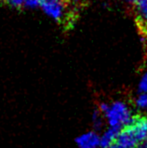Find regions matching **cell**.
<instances>
[{"label":"cell","mask_w":147,"mask_h":148,"mask_svg":"<svg viewBox=\"0 0 147 148\" xmlns=\"http://www.w3.org/2000/svg\"><path fill=\"white\" fill-rule=\"evenodd\" d=\"M106 116L111 127H122L123 125L126 126L131 119L129 110L122 102H115L111 105L106 114Z\"/></svg>","instance_id":"1"},{"label":"cell","mask_w":147,"mask_h":148,"mask_svg":"<svg viewBox=\"0 0 147 148\" xmlns=\"http://www.w3.org/2000/svg\"><path fill=\"white\" fill-rule=\"evenodd\" d=\"M126 127L132 132L138 143L147 139V118L145 116L141 114L132 116Z\"/></svg>","instance_id":"2"},{"label":"cell","mask_w":147,"mask_h":148,"mask_svg":"<svg viewBox=\"0 0 147 148\" xmlns=\"http://www.w3.org/2000/svg\"><path fill=\"white\" fill-rule=\"evenodd\" d=\"M68 2H55V1H44L41 3V9L44 12L55 21L60 22L63 18L64 10L68 7Z\"/></svg>","instance_id":"3"},{"label":"cell","mask_w":147,"mask_h":148,"mask_svg":"<svg viewBox=\"0 0 147 148\" xmlns=\"http://www.w3.org/2000/svg\"><path fill=\"white\" fill-rule=\"evenodd\" d=\"M76 143L80 148H96L99 145L100 139L95 132H88L77 138Z\"/></svg>","instance_id":"4"},{"label":"cell","mask_w":147,"mask_h":148,"mask_svg":"<svg viewBox=\"0 0 147 148\" xmlns=\"http://www.w3.org/2000/svg\"><path fill=\"white\" fill-rule=\"evenodd\" d=\"M115 143H117L118 145L126 148H133L137 145L138 141L136 140V138L134 137L132 132L125 126L124 127H122V130L120 131Z\"/></svg>","instance_id":"5"},{"label":"cell","mask_w":147,"mask_h":148,"mask_svg":"<svg viewBox=\"0 0 147 148\" xmlns=\"http://www.w3.org/2000/svg\"><path fill=\"white\" fill-rule=\"evenodd\" d=\"M122 127H111L109 130H107L105 133L100 138L99 145L101 148H109L111 145L116 142V139L121 131Z\"/></svg>","instance_id":"6"},{"label":"cell","mask_w":147,"mask_h":148,"mask_svg":"<svg viewBox=\"0 0 147 148\" xmlns=\"http://www.w3.org/2000/svg\"><path fill=\"white\" fill-rule=\"evenodd\" d=\"M40 0H25L23 7L25 8V9H36V8L40 7Z\"/></svg>","instance_id":"7"},{"label":"cell","mask_w":147,"mask_h":148,"mask_svg":"<svg viewBox=\"0 0 147 148\" xmlns=\"http://www.w3.org/2000/svg\"><path fill=\"white\" fill-rule=\"evenodd\" d=\"M136 103H137L138 106L141 107V108L147 107V93H142V95L139 96Z\"/></svg>","instance_id":"8"},{"label":"cell","mask_w":147,"mask_h":148,"mask_svg":"<svg viewBox=\"0 0 147 148\" xmlns=\"http://www.w3.org/2000/svg\"><path fill=\"white\" fill-rule=\"evenodd\" d=\"M3 1L6 4H8V5L11 6V7L21 8V7L24 6L25 0H3Z\"/></svg>","instance_id":"9"},{"label":"cell","mask_w":147,"mask_h":148,"mask_svg":"<svg viewBox=\"0 0 147 148\" xmlns=\"http://www.w3.org/2000/svg\"><path fill=\"white\" fill-rule=\"evenodd\" d=\"M139 90L142 93H147V72L142 77L140 84H139Z\"/></svg>","instance_id":"10"},{"label":"cell","mask_w":147,"mask_h":148,"mask_svg":"<svg viewBox=\"0 0 147 148\" xmlns=\"http://www.w3.org/2000/svg\"><path fill=\"white\" fill-rule=\"evenodd\" d=\"M133 148H147V139L142 140V141L137 143V145Z\"/></svg>","instance_id":"11"},{"label":"cell","mask_w":147,"mask_h":148,"mask_svg":"<svg viewBox=\"0 0 147 148\" xmlns=\"http://www.w3.org/2000/svg\"><path fill=\"white\" fill-rule=\"evenodd\" d=\"M109 148H126V147H124V146H122V145H118L117 143H114L113 145H111Z\"/></svg>","instance_id":"12"},{"label":"cell","mask_w":147,"mask_h":148,"mask_svg":"<svg viewBox=\"0 0 147 148\" xmlns=\"http://www.w3.org/2000/svg\"><path fill=\"white\" fill-rule=\"evenodd\" d=\"M44 1H55V2H68V0H40V2H44Z\"/></svg>","instance_id":"13"}]
</instances>
